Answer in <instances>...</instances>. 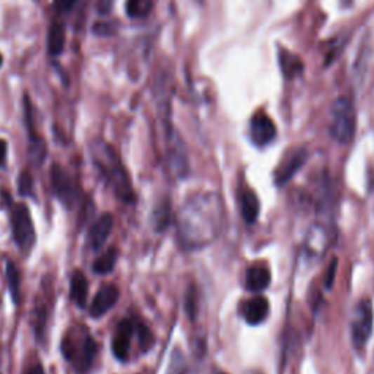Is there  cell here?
I'll list each match as a JSON object with an SVG mask.
<instances>
[{"mask_svg": "<svg viewBox=\"0 0 374 374\" xmlns=\"http://www.w3.org/2000/svg\"><path fill=\"white\" fill-rule=\"evenodd\" d=\"M224 221L225 206L220 193H194L177 212V237L186 251H198L218 239Z\"/></svg>", "mask_w": 374, "mask_h": 374, "instance_id": "obj_1", "label": "cell"}, {"mask_svg": "<svg viewBox=\"0 0 374 374\" xmlns=\"http://www.w3.org/2000/svg\"><path fill=\"white\" fill-rule=\"evenodd\" d=\"M91 156L93 163L102 174L104 180L113 189L117 198L126 203H132L135 201V193L131 177L114 149L104 140H95L91 145Z\"/></svg>", "mask_w": 374, "mask_h": 374, "instance_id": "obj_2", "label": "cell"}, {"mask_svg": "<svg viewBox=\"0 0 374 374\" xmlns=\"http://www.w3.org/2000/svg\"><path fill=\"white\" fill-rule=\"evenodd\" d=\"M62 352L65 359L74 364L78 374H86L91 370L95 355L97 344L84 328L69 330L62 341Z\"/></svg>", "mask_w": 374, "mask_h": 374, "instance_id": "obj_3", "label": "cell"}, {"mask_svg": "<svg viewBox=\"0 0 374 374\" xmlns=\"http://www.w3.org/2000/svg\"><path fill=\"white\" fill-rule=\"evenodd\" d=\"M357 129V114L352 101L347 97L336 98L330 109L329 132L333 140L341 145H348L355 136Z\"/></svg>", "mask_w": 374, "mask_h": 374, "instance_id": "obj_4", "label": "cell"}, {"mask_svg": "<svg viewBox=\"0 0 374 374\" xmlns=\"http://www.w3.org/2000/svg\"><path fill=\"white\" fill-rule=\"evenodd\" d=\"M374 325V313L371 300L363 298L354 309L351 320V340L357 351H363L370 340Z\"/></svg>", "mask_w": 374, "mask_h": 374, "instance_id": "obj_5", "label": "cell"}, {"mask_svg": "<svg viewBox=\"0 0 374 374\" xmlns=\"http://www.w3.org/2000/svg\"><path fill=\"white\" fill-rule=\"evenodd\" d=\"M12 234L16 246L22 253H28L35 243V228L31 218V212L24 203H18L12 208Z\"/></svg>", "mask_w": 374, "mask_h": 374, "instance_id": "obj_6", "label": "cell"}, {"mask_svg": "<svg viewBox=\"0 0 374 374\" xmlns=\"http://www.w3.org/2000/svg\"><path fill=\"white\" fill-rule=\"evenodd\" d=\"M50 180L51 187L55 192L56 198L63 203L66 208H74L78 201V187L72 179V175L67 173L60 164H53L50 170Z\"/></svg>", "mask_w": 374, "mask_h": 374, "instance_id": "obj_7", "label": "cell"}, {"mask_svg": "<svg viewBox=\"0 0 374 374\" xmlns=\"http://www.w3.org/2000/svg\"><path fill=\"white\" fill-rule=\"evenodd\" d=\"M307 161V151L302 148H295L290 151L288 154H285L282 158V161L275 170L274 180L276 186H283L287 185L293 177L302 168V166Z\"/></svg>", "mask_w": 374, "mask_h": 374, "instance_id": "obj_8", "label": "cell"}, {"mask_svg": "<svg viewBox=\"0 0 374 374\" xmlns=\"http://www.w3.org/2000/svg\"><path fill=\"white\" fill-rule=\"evenodd\" d=\"M276 136V126L272 119L265 114L258 113L251 120V139L256 147H266Z\"/></svg>", "mask_w": 374, "mask_h": 374, "instance_id": "obj_9", "label": "cell"}, {"mask_svg": "<svg viewBox=\"0 0 374 374\" xmlns=\"http://www.w3.org/2000/svg\"><path fill=\"white\" fill-rule=\"evenodd\" d=\"M269 310H271V306H269L268 298L262 297V295H258V297L244 301L240 309L241 316L244 317L246 322L252 326H258L263 323L266 317H268L269 314Z\"/></svg>", "mask_w": 374, "mask_h": 374, "instance_id": "obj_10", "label": "cell"}, {"mask_svg": "<svg viewBox=\"0 0 374 374\" xmlns=\"http://www.w3.org/2000/svg\"><path fill=\"white\" fill-rule=\"evenodd\" d=\"M133 333H135V326L131 320H121L112 341L113 354L119 361H126L129 359L131 341Z\"/></svg>", "mask_w": 374, "mask_h": 374, "instance_id": "obj_11", "label": "cell"}, {"mask_svg": "<svg viewBox=\"0 0 374 374\" xmlns=\"http://www.w3.org/2000/svg\"><path fill=\"white\" fill-rule=\"evenodd\" d=\"M119 295H120V293H119V288L116 287V285H113V283L102 285L91 302L90 316L95 317V319L104 316L107 312L112 310L116 306Z\"/></svg>", "mask_w": 374, "mask_h": 374, "instance_id": "obj_12", "label": "cell"}, {"mask_svg": "<svg viewBox=\"0 0 374 374\" xmlns=\"http://www.w3.org/2000/svg\"><path fill=\"white\" fill-rule=\"evenodd\" d=\"M114 227V220L112 213H102V215L93 224L90 229V236H88V241L94 252H98L100 248L109 240L112 231Z\"/></svg>", "mask_w": 374, "mask_h": 374, "instance_id": "obj_13", "label": "cell"}, {"mask_svg": "<svg viewBox=\"0 0 374 374\" xmlns=\"http://www.w3.org/2000/svg\"><path fill=\"white\" fill-rule=\"evenodd\" d=\"M271 271L268 269V266H265L262 263L252 265L251 268L246 272V287L248 291L252 293H260L269 287L271 283Z\"/></svg>", "mask_w": 374, "mask_h": 374, "instance_id": "obj_14", "label": "cell"}, {"mask_svg": "<svg viewBox=\"0 0 374 374\" xmlns=\"http://www.w3.org/2000/svg\"><path fill=\"white\" fill-rule=\"evenodd\" d=\"M241 217L247 224H253L260 212V202L258 194L252 189H241L239 194Z\"/></svg>", "mask_w": 374, "mask_h": 374, "instance_id": "obj_15", "label": "cell"}, {"mask_svg": "<svg viewBox=\"0 0 374 374\" xmlns=\"http://www.w3.org/2000/svg\"><path fill=\"white\" fill-rule=\"evenodd\" d=\"M70 298L78 307H85L88 298V279L82 271H75L70 278Z\"/></svg>", "mask_w": 374, "mask_h": 374, "instance_id": "obj_16", "label": "cell"}, {"mask_svg": "<svg viewBox=\"0 0 374 374\" xmlns=\"http://www.w3.org/2000/svg\"><path fill=\"white\" fill-rule=\"evenodd\" d=\"M278 59H279V66L282 69V74L285 75V78L293 79L302 74V69H305V66H302V62L300 60V58L293 55L291 51L279 48Z\"/></svg>", "mask_w": 374, "mask_h": 374, "instance_id": "obj_17", "label": "cell"}, {"mask_svg": "<svg viewBox=\"0 0 374 374\" xmlns=\"http://www.w3.org/2000/svg\"><path fill=\"white\" fill-rule=\"evenodd\" d=\"M65 40H66V32L65 27L60 22L51 24L48 28L47 34V51L50 56H59L63 51L65 47Z\"/></svg>", "mask_w": 374, "mask_h": 374, "instance_id": "obj_18", "label": "cell"}, {"mask_svg": "<svg viewBox=\"0 0 374 374\" xmlns=\"http://www.w3.org/2000/svg\"><path fill=\"white\" fill-rule=\"evenodd\" d=\"M28 156L29 161L34 166H41L47 156V145L46 142L34 131H29V147H28Z\"/></svg>", "mask_w": 374, "mask_h": 374, "instance_id": "obj_19", "label": "cell"}, {"mask_svg": "<svg viewBox=\"0 0 374 374\" xmlns=\"http://www.w3.org/2000/svg\"><path fill=\"white\" fill-rule=\"evenodd\" d=\"M117 260V251L114 247H110L109 251L98 256L93 265V271L98 275H107L114 269V265Z\"/></svg>", "mask_w": 374, "mask_h": 374, "instance_id": "obj_20", "label": "cell"}, {"mask_svg": "<svg viewBox=\"0 0 374 374\" xmlns=\"http://www.w3.org/2000/svg\"><path fill=\"white\" fill-rule=\"evenodd\" d=\"M154 8V0H128L126 13L132 20H144Z\"/></svg>", "mask_w": 374, "mask_h": 374, "instance_id": "obj_21", "label": "cell"}, {"mask_svg": "<svg viewBox=\"0 0 374 374\" xmlns=\"http://www.w3.org/2000/svg\"><path fill=\"white\" fill-rule=\"evenodd\" d=\"M6 281H8V287H9L12 301L15 302V305H18L21 300V276L16 269V266L12 262L6 263Z\"/></svg>", "mask_w": 374, "mask_h": 374, "instance_id": "obj_22", "label": "cell"}, {"mask_svg": "<svg viewBox=\"0 0 374 374\" xmlns=\"http://www.w3.org/2000/svg\"><path fill=\"white\" fill-rule=\"evenodd\" d=\"M167 374H187V361L180 348H174L170 355Z\"/></svg>", "mask_w": 374, "mask_h": 374, "instance_id": "obj_23", "label": "cell"}, {"mask_svg": "<svg viewBox=\"0 0 374 374\" xmlns=\"http://www.w3.org/2000/svg\"><path fill=\"white\" fill-rule=\"evenodd\" d=\"M135 332L138 333V338H139V347H140V349L144 351V352L149 351L152 348V345H154V341H155L154 340V335L149 330V328L145 326V325L139 323V325L135 326Z\"/></svg>", "mask_w": 374, "mask_h": 374, "instance_id": "obj_24", "label": "cell"}, {"mask_svg": "<svg viewBox=\"0 0 374 374\" xmlns=\"http://www.w3.org/2000/svg\"><path fill=\"white\" fill-rule=\"evenodd\" d=\"M168 215H170V212H168V205L167 203H161V205H158L155 212H154V225L156 229H164L168 224Z\"/></svg>", "mask_w": 374, "mask_h": 374, "instance_id": "obj_25", "label": "cell"}, {"mask_svg": "<svg viewBox=\"0 0 374 374\" xmlns=\"http://www.w3.org/2000/svg\"><path fill=\"white\" fill-rule=\"evenodd\" d=\"M18 190L22 196H31L34 190V180L32 175L28 171H22L18 179Z\"/></svg>", "mask_w": 374, "mask_h": 374, "instance_id": "obj_26", "label": "cell"}, {"mask_svg": "<svg viewBox=\"0 0 374 374\" xmlns=\"http://www.w3.org/2000/svg\"><path fill=\"white\" fill-rule=\"evenodd\" d=\"M186 309L192 319L196 317V312H198V297L194 294V288H190L189 294L186 295Z\"/></svg>", "mask_w": 374, "mask_h": 374, "instance_id": "obj_27", "label": "cell"}, {"mask_svg": "<svg viewBox=\"0 0 374 374\" xmlns=\"http://www.w3.org/2000/svg\"><path fill=\"white\" fill-rule=\"evenodd\" d=\"M76 0H53V8L58 13H67L72 11Z\"/></svg>", "mask_w": 374, "mask_h": 374, "instance_id": "obj_28", "label": "cell"}, {"mask_svg": "<svg viewBox=\"0 0 374 374\" xmlns=\"http://www.w3.org/2000/svg\"><path fill=\"white\" fill-rule=\"evenodd\" d=\"M94 32L97 35H112L114 32V27L112 22H97L94 27Z\"/></svg>", "mask_w": 374, "mask_h": 374, "instance_id": "obj_29", "label": "cell"}, {"mask_svg": "<svg viewBox=\"0 0 374 374\" xmlns=\"http://www.w3.org/2000/svg\"><path fill=\"white\" fill-rule=\"evenodd\" d=\"M336 268H338V263H336V259L332 260L329 269H328V276L325 279V287L329 290L332 287V283L335 281V274H336Z\"/></svg>", "mask_w": 374, "mask_h": 374, "instance_id": "obj_30", "label": "cell"}, {"mask_svg": "<svg viewBox=\"0 0 374 374\" xmlns=\"http://www.w3.org/2000/svg\"><path fill=\"white\" fill-rule=\"evenodd\" d=\"M22 374H44V368L40 361H34L32 364L27 366Z\"/></svg>", "mask_w": 374, "mask_h": 374, "instance_id": "obj_31", "label": "cell"}, {"mask_svg": "<svg viewBox=\"0 0 374 374\" xmlns=\"http://www.w3.org/2000/svg\"><path fill=\"white\" fill-rule=\"evenodd\" d=\"M6 155H8V144L4 139H0V167L5 166Z\"/></svg>", "mask_w": 374, "mask_h": 374, "instance_id": "obj_32", "label": "cell"}, {"mask_svg": "<svg viewBox=\"0 0 374 374\" xmlns=\"http://www.w3.org/2000/svg\"><path fill=\"white\" fill-rule=\"evenodd\" d=\"M2 63H4V59H2V55H0V66H2Z\"/></svg>", "mask_w": 374, "mask_h": 374, "instance_id": "obj_33", "label": "cell"}, {"mask_svg": "<svg viewBox=\"0 0 374 374\" xmlns=\"http://www.w3.org/2000/svg\"><path fill=\"white\" fill-rule=\"evenodd\" d=\"M218 374H225V373H218Z\"/></svg>", "mask_w": 374, "mask_h": 374, "instance_id": "obj_34", "label": "cell"}, {"mask_svg": "<svg viewBox=\"0 0 374 374\" xmlns=\"http://www.w3.org/2000/svg\"><path fill=\"white\" fill-rule=\"evenodd\" d=\"M255 374H259V373H255Z\"/></svg>", "mask_w": 374, "mask_h": 374, "instance_id": "obj_35", "label": "cell"}]
</instances>
